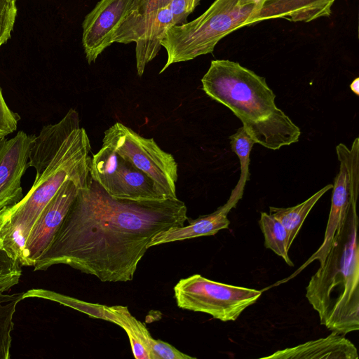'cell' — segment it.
<instances>
[{
	"label": "cell",
	"instance_id": "8fae6325",
	"mask_svg": "<svg viewBox=\"0 0 359 359\" xmlns=\"http://www.w3.org/2000/svg\"><path fill=\"white\" fill-rule=\"evenodd\" d=\"M78 191L73 181L67 180L47 204L26 240L20 260L21 266H34L49 248Z\"/></svg>",
	"mask_w": 359,
	"mask_h": 359
},
{
	"label": "cell",
	"instance_id": "9a60e30c",
	"mask_svg": "<svg viewBox=\"0 0 359 359\" xmlns=\"http://www.w3.org/2000/svg\"><path fill=\"white\" fill-rule=\"evenodd\" d=\"M238 200L230 196L228 201L212 213L202 215L195 219H187V226L172 227L154 236L149 243V248L158 245L187 239L213 236L222 229H228L230 221L227 215Z\"/></svg>",
	"mask_w": 359,
	"mask_h": 359
},
{
	"label": "cell",
	"instance_id": "603a6c76",
	"mask_svg": "<svg viewBox=\"0 0 359 359\" xmlns=\"http://www.w3.org/2000/svg\"><path fill=\"white\" fill-rule=\"evenodd\" d=\"M20 266L18 261L0 248V290L7 291L19 283L22 275Z\"/></svg>",
	"mask_w": 359,
	"mask_h": 359
},
{
	"label": "cell",
	"instance_id": "9c48e42d",
	"mask_svg": "<svg viewBox=\"0 0 359 359\" xmlns=\"http://www.w3.org/2000/svg\"><path fill=\"white\" fill-rule=\"evenodd\" d=\"M339 161V170L332 184L331 208L324 239L321 245L302 265L298 271L314 260L321 265L327 255L336 233L343 225L348 212L357 206L359 194V137H356L351 147L343 143L336 147Z\"/></svg>",
	"mask_w": 359,
	"mask_h": 359
},
{
	"label": "cell",
	"instance_id": "cb8c5ba5",
	"mask_svg": "<svg viewBox=\"0 0 359 359\" xmlns=\"http://www.w3.org/2000/svg\"><path fill=\"white\" fill-rule=\"evenodd\" d=\"M17 12L16 0H0V47L11 37Z\"/></svg>",
	"mask_w": 359,
	"mask_h": 359
},
{
	"label": "cell",
	"instance_id": "f1b7e54d",
	"mask_svg": "<svg viewBox=\"0 0 359 359\" xmlns=\"http://www.w3.org/2000/svg\"><path fill=\"white\" fill-rule=\"evenodd\" d=\"M200 1H201V0H196V2L197 4H198Z\"/></svg>",
	"mask_w": 359,
	"mask_h": 359
},
{
	"label": "cell",
	"instance_id": "30bf717a",
	"mask_svg": "<svg viewBox=\"0 0 359 359\" xmlns=\"http://www.w3.org/2000/svg\"><path fill=\"white\" fill-rule=\"evenodd\" d=\"M89 173L113 198L139 201L165 200L150 178L107 147L102 146L93 156Z\"/></svg>",
	"mask_w": 359,
	"mask_h": 359
},
{
	"label": "cell",
	"instance_id": "52a82bcc",
	"mask_svg": "<svg viewBox=\"0 0 359 359\" xmlns=\"http://www.w3.org/2000/svg\"><path fill=\"white\" fill-rule=\"evenodd\" d=\"M261 294L260 290L216 282L200 274L180 279L174 287L178 307L205 313L222 322L236 320Z\"/></svg>",
	"mask_w": 359,
	"mask_h": 359
},
{
	"label": "cell",
	"instance_id": "f546056e",
	"mask_svg": "<svg viewBox=\"0 0 359 359\" xmlns=\"http://www.w3.org/2000/svg\"><path fill=\"white\" fill-rule=\"evenodd\" d=\"M17 1V0H16Z\"/></svg>",
	"mask_w": 359,
	"mask_h": 359
},
{
	"label": "cell",
	"instance_id": "2e32d148",
	"mask_svg": "<svg viewBox=\"0 0 359 359\" xmlns=\"http://www.w3.org/2000/svg\"><path fill=\"white\" fill-rule=\"evenodd\" d=\"M244 2L262 4L275 13L278 19L293 22H309L328 17L337 0H242Z\"/></svg>",
	"mask_w": 359,
	"mask_h": 359
},
{
	"label": "cell",
	"instance_id": "ffe728a7",
	"mask_svg": "<svg viewBox=\"0 0 359 359\" xmlns=\"http://www.w3.org/2000/svg\"><path fill=\"white\" fill-rule=\"evenodd\" d=\"M259 224L264 238V246L280 256L290 266H294L288 255V233L285 226L274 217L262 212Z\"/></svg>",
	"mask_w": 359,
	"mask_h": 359
},
{
	"label": "cell",
	"instance_id": "5b68a950",
	"mask_svg": "<svg viewBox=\"0 0 359 359\" xmlns=\"http://www.w3.org/2000/svg\"><path fill=\"white\" fill-rule=\"evenodd\" d=\"M278 19L262 4L215 0L194 20L169 28L161 41L170 64L187 62L212 53L232 32L262 20Z\"/></svg>",
	"mask_w": 359,
	"mask_h": 359
},
{
	"label": "cell",
	"instance_id": "3957f363",
	"mask_svg": "<svg viewBox=\"0 0 359 359\" xmlns=\"http://www.w3.org/2000/svg\"><path fill=\"white\" fill-rule=\"evenodd\" d=\"M201 82L205 94L231 109L255 143L277 150L299 141V128L277 107L264 77L237 62L215 60Z\"/></svg>",
	"mask_w": 359,
	"mask_h": 359
},
{
	"label": "cell",
	"instance_id": "ba28073f",
	"mask_svg": "<svg viewBox=\"0 0 359 359\" xmlns=\"http://www.w3.org/2000/svg\"><path fill=\"white\" fill-rule=\"evenodd\" d=\"M171 0H135L116 29L112 42L135 43V60L149 63L158 53L166 31L175 25L167 6Z\"/></svg>",
	"mask_w": 359,
	"mask_h": 359
},
{
	"label": "cell",
	"instance_id": "d4e9b609",
	"mask_svg": "<svg viewBox=\"0 0 359 359\" xmlns=\"http://www.w3.org/2000/svg\"><path fill=\"white\" fill-rule=\"evenodd\" d=\"M150 359H196L188 355L167 342L154 339L152 337L149 341Z\"/></svg>",
	"mask_w": 359,
	"mask_h": 359
},
{
	"label": "cell",
	"instance_id": "ac0fdd59",
	"mask_svg": "<svg viewBox=\"0 0 359 359\" xmlns=\"http://www.w3.org/2000/svg\"><path fill=\"white\" fill-rule=\"evenodd\" d=\"M116 318V324L126 332L133 355L137 359H150L149 341L151 336L149 330L140 321L129 312L128 307L111 306Z\"/></svg>",
	"mask_w": 359,
	"mask_h": 359
},
{
	"label": "cell",
	"instance_id": "83f0119b",
	"mask_svg": "<svg viewBox=\"0 0 359 359\" xmlns=\"http://www.w3.org/2000/svg\"><path fill=\"white\" fill-rule=\"evenodd\" d=\"M350 88L353 93L359 95V78L356 77L350 84Z\"/></svg>",
	"mask_w": 359,
	"mask_h": 359
},
{
	"label": "cell",
	"instance_id": "7c38bea8",
	"mask_svg": "<svg viewBox=\"0 0 359 359\" xmlns=\"http://www.w3.org/2000/svg\"><path fill=\"white\" fill-rule=\"evenodd\" d=\"M135 0H100L82 23V45L89 65L112 42L113 34Z\"/></svg>",
	"mask_w": 359,
	"mask_h": 359
},
{
	"label": "cell",
	"instance_id": "6da1fadb",
	"mask_svg": "<svg viewBox=\"0 0 359 359\" xmlns=\"http://www.w3.org/2000/svg\"><path fill=\"white\" fill-rule=\"evenodd\" d=\"M189 219L179 200L131 201L111 197L90 177L79 189L34 271L66 264L102 282L133 279L151 238Z\"/></svg>",
	"mask_w": 359,
	"mask_h": 359
},
{
	"label": "cell",
	"instance_id": "44dd1931",
	"mask_svg": "<svg viewBox=\"0 0 359 359\" xmlns=\"http://www.w3.org/2000/svg\"><path fill=\"white\" fill-rule=\"evenodd\" d=\"M25 292L4 293L0 290V359L10 358L13 330V315L18 304L24 299Z\"/></svg>",
	"mask_w": 359,
	"mask_h": 359
},
{
	"label": "cell",
	"instance_id": "4316f807",
	"mask_svg": "<svg viewBox=\"0 0 359 359\" xmlns=\"http://www.w3.org/2000/svg\"><path fill=\"white\" fill-rule=\"evenodd\" d=\"M197 5L196 0H171L167 7L172 13L176 25L187 22V17Z\"/></svg>",
	"mask_w": 359,
	"mask_h": 359
},
{
	"label": "cell",
	"instance_id": "e0dca14e",
	"mask_svg": "<svg viewBox=\"0 0 359 359\" xmlns=\"http://www.w3.org/2000/svg\"><path fill=\"white\" fill-rule=\"evenodd\" d=\"M332 187L333 185L331 184L326 185L310 198L295 206L290 208L269 207V214L276 218L286 229L290 248L311 210L322 196Z\"/></svg>",
	"mask_w": 359,
	"mask_h": 359
},
{
	"label": "cell",
	"instance_id": "484cf974",
	"mask_svg": "<svg viewBox=\"0 0 359 359\" xmlns=\"http://www.w3.org/2000/svg\"><path fill=\"white\" fill-rule=\"evenodd\" d=\"M20 117L6 104L0 87V140L16 130Z\"/></svg>",
	"mask_w": 359,
	"mask_h": 359
},
{
	"label": "cell",
	"instance_id": "d6986e66",
	"mask_svg": "<svg viewBox=\"0 0 359 359\" xmlns=\"http://www.w3.org/2000/svg\"><path fill=\"white\" fill-rule=\"evenodd\" d=\"M36 297L53 301L84 313L89 316L103 319L116 324V318L111 306L90 304L45 289H31L24 294V299Z\"/></svg>",
	"mask_w": 359,
	"mask_h": 359
},
{
	"label": "cell",
	"instance_id": "8992f818",
	"mask_svg": "<svg viewBox=\"0 0 359 359\" xmlns=\"http://www.w3.org/2000/svg\"><path fill=\"white\" fill-rule=\"evenodd\" d=\"M102 146L113 149L153 182L165 199L177 198V163L173 156L163 151L153 138L140 135L120 122L104 133Z\"/></svg>",
	"mask_w": 359,
	"mask_h": 359
},
{
	"label": "cell",
	"instance_id": "277c9868",
	"mask_svg": "<svg viewBox=\"0 0 359 359\" xmlns=\"http://www.w3.org/2000/svg\"><path fill=\"white\" fill-rule=\"evenodd\" d=\"M357 207L334 235L323 263L311 276L306 297L320 324L345 335L359 330V245Z\"/></svg>",
	"mask_w": 359,
	"mask_h": 359
},
{
	"label": "cell",
	"instance_id": "7402d4cb",
	"mask_svg": "<svg viewBox=\"0 0 359 359\" xmlns=\"http://www.w3.org/2000/svg\"><path fill=\"white\" fill-rule=\"evenodd\" d=\"M231 150L238 156L241 165V177L231 195L241 199L243 189L249 180V163L250 151L255 142L241 126L229 137Z\"/></svg>",
	"mask_w": 359,
	"mask_h": 359
},
{
	"label": "cell",
	"instance_id": "7a4b0ae2",
	"mask_svg": "<svg viewBox=\"0 0 359 359\" xmlns=\"http://www.w3.org/2000/svg\"><path fill=\"white\" fill-rule=\"evenodd\" d=\"M90 150L74 109L57 123L44 126L35 137L28 162L36 170L34 183L18 203L0 210V248L12 259L20 263L33 225L67 180L79 189L88 186Z\"/></svg>",
	"mask_w": 359,
	"mask_h": 359
},
{
	"label": "cell",
	"instance_id": "4fadbf2b",
	"mask_svg": "<svg viewBox=\"0 0 359 359\" xmlns=\"http://www.w3.org/2000/svg\"><path fill=\"white\" fill-rule=\"evenodd\" d=\"M36 135L20 130L0 140V210L22 198L21 179L29 168V153Z\"/></svg>",
	"mask_w": 359,
	"mask_h": 359
},
{
	"label": "cell",
	"instance_id": "5bb4252c",
	"mask_svg": "<svg viewBox=\"0 0 359 359\" xmlns=\"http://www.w3.org/2000/svg\"><path fill=\"white\" fill-rule=\"evenodd\" d=\"M262 359H358L357 348L344 335L335 332L324 338L278 350Z\"/></svg>",
	"mask_w": 359,
	"mask_h": 359
}]
</instances>
